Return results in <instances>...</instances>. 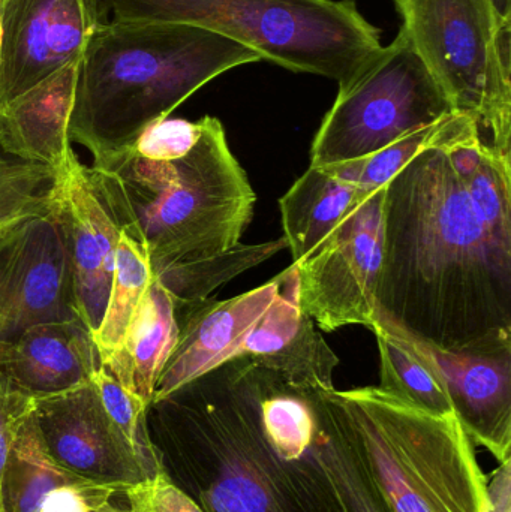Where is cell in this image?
Returning a JSON list of instances; mask_svg holds the SVG:
<instances>
[{"mask_svg": "<svg viewBox=\"0 0 511 512\" xmlns=\"http://www.w3.org/2000/svg\"><path fill=\"white\" fill-rule=\"evenodd\" d=\"M474 125L455 114L446 135L387 183L375 289L380 318L455 354L511 349V239L477 209L459 161Z\"/></svg>", "mask_w": 511, "mask_h": 512, "instance_id": "obj_1", "label": "cell"}, {"mask_svg": "<svg viewBox=\"0 0 511 512\" xmlns=\"http://www.w3.org/2000/svg\"><path fill=\"white\" fill-rule=\"evenodd\" d=\"M275 376L240 355L150 403L159 466L204 512H350L314 445L291 456L267 433Z\"/></svg>", "mask_w": 511, "mask_h": 512, "instance_id": "obj_2", "label": "cell"}, {"mask_svg": "<svg viewBox=\"0 0 511 512\" xmlns=\"http://www.w3.org/2000/svg\"><path fill=\"white\" fill-rule=\"evenodd\" d=\"M200 122V140L185 158L150 161L128 147L89 168L99 200L143 246L161 285L239 245L254 215L257 198L224 125L212 116Z\"/></svg>", "mask_w": 511, "mask_h": 512, "instance_id": "obj_3", "label": "cell"}, {"mask_svg": "<svg viewBox=\"0 0 511 512\" xmlns=\"http://www.w3.org/2000/svg\"><path fill=\"white\" fill-rule=\"evenodd\" d=\"M257 62V51L203 27L107 20L81 60L71 143L86 147L93 162L122 152L201 87Z\"/></svg>", "mask_w": 511, "mask_h": 512, "instance_id": "obj_4", "label": "cell"}, {"mask_svg": "<svg viewBox=\"0 0 511 512\" xmlns=\"http://www.w3.org/2000/svg\"><path fill=\"white\" fill-rule=\"evenodd\" d=\"M393 512H488V475L456 414L380 387L326 391Z\"/></svg>", "mask_w": 511, "mask_h": 512, "instance_id": "obj_5", "label": "cell"}, {"mask_svg": "<svg viewBox=\"0 0 511 512\" xmlns=\"http://www.w3.org/2000/svg\"><path fill=\"white\" fill-rule=\"evenodd\" d=\"M113 20L221 33L266 62L344 83L383 45L354 0H102Z\"/></svg>", "mask_w": 511, "mask_h": 512, "instance_id": "obj_6", "label": "cell"}, {"mask_svg": "<svg viewBox=\"0 0 511 512\" xmlns=\"http://www.w3.org/2000/svg\"><path fill=\"white\" fill-rule=\"evenodd\" d=\"M401 30L453 110L511 155V24L492 0H393Z\"/></svg>", "mask_w": 511, "mask_h": 512, "instance_id": "obj_7", "label": "cell"}, {"mask_svg": "<svg viewBox=\"0 0 511 512\" xmlns=\"http://www.w3.org/2000/svg\"><path fill=\"white\" fill-rule=\"evenodd\" d=\"M453 114L446 93L399 29L389 45L339 83L338 96L315 134L311 165L365 158Z\"/></svg>", "mask_w": 511, "mask_h": 512, "instance_id": "obj_8", "label": "cell"}, {"mask_svg": "<svg viewBox=\"0 0 511 512\" xmlns=\"http://www.w3.org/2000/svg\"><path fill=\"white\" fill-rule=\"evenodd\" d=\"M384 197L386 186L366 198L314 254L294 264L300 307L321 331L374 325Z\"/></svg>", "mask_w": 511, "mask_h": 512, "instance_id": "obj_9", "label": "cell"}, {"mask_svg": "<svg viewBox=\"0 0 511 512\" xmlns=\"http://www.w3.org/2000/svg\"><path fill=\"white\" fill-rule=\"evenodd\" d=\"M102 0H2L0 108L62 66L83 59L105 23Z\"/></svg>", "mask_w": 511, "mask_h": 512, "instance_id": "obj_10", "label": "cell"}, {"mask_svg": "<svg viewBox=\"0 0 511 512\" xmlns=\"http://www.w3.org/2000/svg\"><path fill=\"white\" fill-rule=\"evenodd\" d=\"M33 417L51 459L75 477L116 487L153 478L108 417L92 382L69 393L35 400Z\"/></svg>", "mask_w": 511, "mask_h": 512, "instance_id": "obj_11", "label": "cell"}, {"mask_svg": "<svg viewBox=\"0 0 511 512\" xmlns=\"http://www.w3.org/2000/svg\"><path fill=\"white\" fill-rule=\"evenodd\" d=\"M80 318L68 258L51 216L32 219L0 242V342L33 325Z\"/></svg>", "mask_w": 511, "mask_h": 512, "instance_id": "obj_12", "label": "cell"}, {"mask_svg": "<svg viewBox=\"0 0 511 512\" xmlns=\"http://www.w3.org/2000/svg\"><path fill=\"white\" fill-rule=\"evenodd\" d=\"M50 216L68 258L78 316L93 336L110 295L120 230L77 155L56 173Z\"/></svg>", "mask_w": 511, "mask_h": 512, "instance_id": "obj_13", "label": "cell"}, {"mask_svg": "<svg viewBox=\"0 0 511 512\" xmlns=\"http://www.w3.org/2000/svg\"><path fill=\"white\" fill-rule=\"evenodd\" d=\"M284 274L228 300L203 298L174 303L177 342L159 373L152 402L236 358L246 334L278 295Z\"/></svg>", "mask_w": 511, "mask_h": 512, "instance_id": "obj_14", "label": "cell"}, {"mask_svg": "<svg viewBox=\"0 0 511 512\" xmlns=\"http://www.w3.org/2000/svg\"><path fill=\"white\" fill-rule=\"evenodd\" d=\"M282 274L278 295L246 334L237 357L254 358L300 393L335 390L333 373L339 358L300 307L296 265Z\"/></svg>", "mask_w": 511, "mask_h": 512, "instance_id": "obj_15", "label": "cell"}, {"mask_svg": "<svg viewBox=\"0 0 511 512\" xmlns=\"http://www.w3.org/2000/svg\"><path fill=\"white\" fill-rule=\"evenodd\" d=\"M101 366L92 333L80 318L44 322L0 342V373L33 400L77 390Z\"/></svg>", "mask_w": 511, "mask_h": 512, "instance_id": "obj_16", "label": "cell"}, {"mask_svg": "<svg viewBox=\"0 0 511 512\" xmlns=\"http://www.w3.org/2000/svg\"><path fill=\"white\" fill-rule=\"evenodd\" d=\"M425 346V345H423ZM465 433L498 463L511 460V349L455 354L428 348Z\"/></svg>", "mask_w": 511, "mask_h": 512, "instance_id": "obj_17", "label": "cell"}, {"mask_svg": "<svg viewBox=\"0 0 511 512\" xmlns=\"http://www.w3.org/2000/svg\"><path fill=\"white\" fill-rule=\"evenodd\" d=\"M81 60H74L0 108V150L24 162L63 171L75 155L69 120Z\"/></svg>", "mask_w": 511, "mask_h": 512, "instance_id": "obj_18", "label": "cell"}, {"mask_svg": "<svg viewBox=\"0 0 511 512\" xmlns=\"http://www.w3.org/2000/svg\"><path fill=\"white\" fill-rule=\"evenodd\" d=\"M371 194L374 192L344 182L324 167L311 165L279 201L284 239L293 264L321 248Z\"/></svg>", "mask_w": 511, "mask_h": 512, "instance_id": "obj_19", "label": "cell"}, {"mask_svg": "<svg viewBox=\"0 0 511 512\" xmlns=\"http://www.w3.org/2000/svg\"><path fill=\"white\" fill-rule=\"evenodd\" d=\"M177 333L173 297L153 277L122 351L102 367L150 405L159 373L176 346Z\"/></svg>", "mask_w": 511, "mask_h": 512, "instance_id": "obj_20", "label": "cell"}, {"mask_svg": "<svg viewBox=\"0 0 511 512\" xmlns=\"http://www.w3.org/2000/svg\"><path fill=\"white\" fill-rule=\"evenodd\" d=\"M371 331L380 352L381 390L431 414H455L443 376L422 343L378 315Z\"/></svg>", "mask_w": 511, "mask_h": 512, "instance_id": "obj_21", "label": "cell"}, {"mask_svg": "<svg viewBox=\"0 0 511 512\" xmlns=\"http://www.w3.org/2000/svg\"><path fill=\"white\" fill-rule=\"evenodd\" d=\"M317 417L314 450L350 512H393L326 391L305 393Z\"/></svg>", "mask_w": 511, "mask_h": 512, "instance_id": "obj_22", "label": "cell"}, {"mask_svg": "<svg viewBox=\"0 0 511 512\" xmlns=\"http://www.w3.org/2000/svg\"><path fill=\"white\" fill-rule=\"evenodd\" d=\"M78 481L86 480L57 465L45 450L32 411L18 429L3 469L2 512H38L54 489Z\"/></svg>", "mask_w": 511, "mask_h": 512, "instance_id": "obj_23", "label": "cell"}, {"mask_svg": "<svg viewBox=\"0 0 511 512\" xmlns=\"http://www.w3.org/2000/svg\"><path fill=\"white\" fill-rule=\"evenodd\" d=\"M152 280V267L143 246L120 231L113 282L104 318L92 336L101 366L122 351L129 328L140 310Z\"/></svg>", "mask_w": 511, "mask_h": 512, "instance_id": "obj_24", "label": "cell"}, {"mask_svg": "<svg viewBox=\"0 0 511 512\" xmlns=\"http://www.w3.org/2000/svg\"><path fill=\"white\" fill-rule=\"evenodd\" d=\"M284 248H287L284 237L260 245L239 243L228 251L188 265L162 286L170 292L174 303L203 300L210 297V292L219 286L230 282L249 268L263 264Z\"/></svg>", "mask_w": 511, "mask_h": 512, "instance_id": "obj_25", "label": "cell"}, {"mask_svg": "<svg viewBox=\"0 0 511 512\" xmlns=\"http://www.w3.org/2000/svg\"><path fill=\"white\" fill-rule=\"evenodd\" d=\"M458 114V113H456ZM453 116L413 132L390 146L353 161L327 165L329 173L344 182L351 183L363 191L375 192L384 188L405 165L410 164L417 155L434 146L449 131Z\"/></svg>", "mask_w": 511, "mask_h": 512, "instance_id": "obj_26", "label": "cell"}, {"mask_svg": "<svg viewBox=\"0 0 511 512\" xmlns=\"http://www.w3.org/2000/svg\"><path fill=\"white\" fill-rule=\"evenodd\" d=\"M93 387L114 426L120 430L135 453L143 460L150 474L161 472L158 456L153 450L147 430L149 405L132 391L126 390L107 369L99 366L92 378Z\"/></svg>", "mask_w": 511, "mask_h": 512, "instance_id": "obj_27", "label": "cell"}, {"mask_svg": "<svg viewBox=\"0 0 511 512\" xmlns=\"http://www.w3.org/2000/svg\"><path fill=\"white\" fill-rule=\"evenodd\" d=\"M201 122L167 119L153 123L141 132L131 149L150 161L170 162L185 158L200 140Z\"/></svg>", "mask_w": 511, "mask_h": 512, "instance_id": "obj_28", "label": "cell"}, {"mask_svg": "<svg viewBox=\"0 0 511 512\" xmlns=\"http://www.w3.org/2000/svg\"><path fill=\"white\" fill-rule=\"evenodd\" d=\"M114 502L120 512H204L164 471L143 483L123 487Z\"/></svg>", "mask_w": 511, "mask_h": 512, "instance_id": "obj_29", "label": "cell"}, {"mask_svg": "<svg viewBox=\"0 0 511 512\" xmlns=\"http://www.w3.org/2000/svg\"><path fill=\"white\" fill-rule=\"evenodd\" d=\"M123 487L78 481L57 487L42 502L38 512H95L111 504Z\"/></svg>", "mask_w": 511, "mask_h": 512, "instance_id": "obj_30", "label": "cell"}, {"mask_svg": "<svg viewBox=\"0 0 511 512\" xmlns=\"http://www.w3.org/2000/svg\"><path fill=\"white\" fill-rule=\"evenodd\" d=\"M33 408H35V400L18 391L0 373V486H2L3 469H5L12 442L21 424L32 414Z\"/></svg>", "mask_w": 511, "mask_h": 512, "instance_id": "obj_31", "label": "cell"}, {"mask_svg": "<svg viewBox=\"0 0 511 512\" xmlns=\"http://www.w3.org/2000/svg\"><path fill=\"white\" fill-rule=\"evenodd\" d=\"M488 512H511V460L488 477Z\"/></svg>", "mask_w": 511, "mask_h": 512, "instance_id": "obj_32", "label": "cell"}, {"mask_svg": "<svg viewBox=\"0 0 511 512\" xmlns=\"http://www.w3.org/2000/svg\"><path fill=\"white\" fill-rule=\"evenodd\" d=\"M498 17L511 24V0H492Z\"/></svg>", "mask_w": 511, "mask_h": 512, "instance_id": "obj_33", "label": "cell"}, {"mask_svg": "<svg viewBox=\"0 0 511 512\" xmlns=\"http://www.w3.org/2000/svg\"><path fill=\"white\" fill-rule=\"evenodd\" d=\"M116 495H117V493H116ZM95 512H120V511H119V508H117L116 502H114V498H113V501H111L110 505H107V507L102 508V510L95 511Z\"/></svg>", "mask_w": 511, "mask_h": 512, "instance_id": "obj_34", "label": "cell"}, {"mask_svg": "<svg viewBox=\"0 0 511 512\" xmlns=\"http://www.w3.org/2000/svg\"><path fill=\"white\" fill-rule=\"evenodd\" d=\"M0 6H2V0H0Z\"/></svg>", "mask_w": 511, "mask_h": 512, "instance_id": "obj_35", "label": "cell"}]
</instances>
